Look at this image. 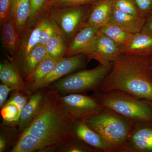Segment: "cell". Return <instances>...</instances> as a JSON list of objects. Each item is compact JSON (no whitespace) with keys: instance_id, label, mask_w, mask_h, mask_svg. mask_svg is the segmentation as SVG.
Instances as JSON below:
<instances>
[{"instance_id":"1","label":"cell","mask_w":152,"mask_h":152,"mask_svg":"<svg viewBox=\"0 0 152 152\" xmlns=\"http://www.w3.org/2000/svg\"><path fill=\"white\" fill-rule=\"evenodd\" d=\"M119 90L152 102V75L145 56L122 53L113 62L99 91Z\"/></svg>"},{"instance_id":"2","label":"cell","mask_w":152,"mask_h":152,"mask_svg":"<svg viewBox=\"0 0 152 152\" xmlns=\"http://www.w3.org/2000/svg\"><path fill=\"white\" fill-rule=\"evenodd\" d=\"M74 121L60 103L56 92L50 88L37 116L23 132L40 139L43 152H56L72 138Z\"/></svg>"},{"instance_id":"3","label":"cell","mask_w":152,"mask_h":152,"mask_svg":"<svg viewBox=\"0 0 152 152\" xmlns=\"http://www.w3.org/2000/svg\"><path fill=\"white\" fill-rule=\"evenodd\" d=\"M84 121L102 137L106 152H123L134 123L104 107Z\"/></svg>"},{"instance_id":"4","label":"cell","mask_w":152,"mask_h":152,"mask_svg":"<svg viewBox=\"0 0 152 152\" xmlns=\"http://www.w3.org/2000/svg\"><path fill=\"white\" fill-rule=\"evenodd\" d=\"M94 95L103 107L111 110L133 122L152 121V109L145 100L119 90L97 91Z\"/></svg>"},{"instance_id":"5","label":"cell","mask_w":152,"mask_h":152,"mask_svg":"<svg viewBox=\"0 0 152 152\" xmlns=\"http://www.w3.org/2000/svg\"><path fill=\"white\" fill-rule=\"evenodd\" d=\"M113 64L104 65L99 63L91 69L82 70L71 74L53 83L48 88L61 96L97 91L110 71Z\"/></svg>"},{"instance_id":"6","label":"cell","mask_w":152,"mask_h":152,"mask_svg":"<svg viewBox=\"0 0 152 152\" xmlns=\"http://www.w3.org/2000/svg\"><path fill=\"white\" fill-rule=\"evenodd\" d=\"M93 4L52 7L46 13L67 45L77 33L86 26Z\"/></svg>"},{"instance_id":"7","label":"cell","mask_w":152,"mask_h":152,"mask_svg":"<svg viewBox=\"0 0 152 152\" xmlns=\"http://www.w3.org/2000/svg\"><path fill=\"white\" fill-rule=\"evenodd\" d=\"M57 93L63 108L74 121H84L98 113L103 108L94 94L89 96L84 94H72L61 96Z\"/></svg>"},{"instance_id":"8","label":"cell","mask_w":152,"mask_h":152,"mask_svg":"<svg viewBox=\"0 0 152 152\" xmlns=\"http://www.w3.org/2000/svg\"><path fill=\"white\" fill-rule=\"evenodd\" d=\"M88 61V59L84 54L63 58L58 62L50 73L40 80L30 85L26 91L31 94L41 89L48 88L63 77L84 68Z\"/></svg>"},{"instance_id":"9","label":"cell","mask_w":152,"mask_h":152,"mask_svg":"<svg viewBox=\"0 0 152 152\" xmlns=\"http://www.w3.org/2000/svg\"><path fill=\"white\" fill-rule=\"evenodd\" d=\"M122 152H152V121L133 123Z\"/></svg>"},{"instance_id":"10","label":"cell","mask_w":152,"mask_h":152,"mask_svg":"<svg viewBox=\"0 0 152 152\" xmlns=\"http://www.w3.org/2000/svg\"><path fill=\"white\" fill-rule=\"evenodd\" d=\"M122 53L121 48L103 33L100 32L94 46L87 55L89 61L96 60L104 65L111 64Z\"/></svg>"},{"instance_id":"11","label":"cell","mask_w":152,"mask_h":152,"mask_svg":"<svg viewBox=\"0 0 152 152\" xmlns=\"http://www.w3.org/2000/svg\"><path fill=\"white\" fill-rule=\"evenodd\" d=\"M100 32V28L96 26L88 25L83 28L68 44L66 56L87 55L92 48Z\"/></svg>"},{"instance_id":"12","label":"cell","mask_w":152,"mask_h":152,"mask_svg":"<svg viewBox=\"0 0 152 152\" xmlns=\"http://www.w3.org/2000/svg\"><path fill=\"white\" fill-rule=\"evenodd\" d=\"M44 19L43 15L36 23L27 28L21 37L18 50L14 59L15 62L14 64L18 69L21 67L30 52L38 44Z\"/></svg>"},{"instance_id":"13","label":"cell","mask_w":152,"mask_h":152,"mask_svg":"<svg viewBox=\"0 0 152 152\" xmlns=\"http://www.w3.org/2000/svg\"><path fill=\"white\" fill-rule=\"evenodd\" d=\"M38 90L30 95L28 102L21 113L18 123L19 130L23 132L31 124L40 112L48 94V89Z\"/></svg>"},{"instance_id":"14","label":"cell","mask_w":152,"mask_h":152,"mask_svg":"<svg viewBox=\"0 0 152 152\" xmlns=\"http://www.w3.org/2000/svg\"><path fill=\"white\" fill-rule=\"evenodd\" d=\"M72 136L87 144L96 152H106L103 140L83 120L74 121L72 127Z\"/></svg>"},{"instance_id":"15","label":"cell","mask_w":152,"mask_h":152,"mask_svg":"<svg viewBox=\"0 0 152 152\" xmlns=\"http://www.w3.org/2000/svg\"><path fill=\"white\" fill-rule=\"evenodd\" d=\"M152 52V34L141 31L133 34L123 47L122 53L146 56Z\"/></svg>"},{"instance_id":"16","label":"cell","mask_w":152,"mask_h":152,"mask_svg":"<svg viewBox=\"0 0 152 152\" xmlns=\"http://www.w3.org/2000/svg\"><path fill=\"white\" fill-rule=\"evenodd\" d=\"M31 12L30 0H12L10 17L20 37L27 27Z\"/></svg>"},{"instance_id":"17","label":"cell","mask_w":152,"mask_h":152,"mask_svg":"<svg viewBox=\"0 0 152 152\" xmlns=\"http://www.w3.org/2000/svg\"><path fill=\"white\" fill-rule=\"evenodd\" d=\"M145 22V18L124 12L114 7L110 21L132 34L140 32Z\"/></svg>"},{"instance_id":"18","label":"cell","mask_w":152,"mask_h":152,"mask_svg":"<svg viewBox=\"0 0 152 152\" xmlns=\"http://www.w3.org/2000/svg\"><path fill=\"white\" fill-rule=\"evenodd\" d=\"M114 0H100L93 4L86 26L101 28L108 23L113 8Z\"/></svg>"},{"instance_id":"19","label":"cell","mask_w":152,"mask_h":152,"mask_svg":"<svg viewBox=\"0 0 152 152\" xmlns=\"http://www.w3.org/2000/svg\"><path fill=\"white\" fill-rule=\"evenodd\" d=\"M0 80L2 83L14 89L15 91H26L28 86L23 80L19 69L13 63H1Z\"/></svg>"},{"instance_id":"20","label":"cell","mask_w":152,"mask_h":152,"mask_svg":"<svg viewBox=\"0 0 152 152\" xmlns=\"http://www.w3.org/2000/svg\"><path fill=\"white\" fill-rule=\"evenodd\" d=\"M1 27L2 43L12 58L14 59L18 50L20 37L15 27L10 16Z\"/></svg>"},{"instance_id":"21","label":"cell","mask_w":152,"mask_h":152,"mask_svg":"<svg viewBox=\"0 0 152 152\" xmlns=\"http://www.w3.org/2000/svg\"><path fill=\"white\" fill-rule=\"evenodd\" d=\"M47 55L44 45L38 44L32 49L20 68L22 75L26 82L29 80L36 68Z\"/></svg>"},{"instance_id":"22","label":"cell","mask_w":152,"mask_h":152,"mask_svg":"<svg viewBox=\"0 0 152 152\" xmlns=\"http://www.w3.org/2000/svg\"><path fill=\"white\" fill-rule=\"evenodd\" d=\"M11 152H43L42 146L40 139L26 132H22Z\"/></svg>"},{"instance_id":"23","label":"cell","mask_w":152,"mask_h":152,"mask_svg":"<svg viewBox=\"0 0 152 152\" xmlns=\"http://www.w3.org/2000/svg\"><path fill=\"white\" fill-rule=\"evenodd\" d=\"M44 46L48 55L53 58L60 60L66 56L67 45L58 33L49 38Z\"/></svg>"},{"instance_id":"24","label":"cell","mask_w":152,"mask_h":152,"mask_svg":"<svg viewBox=\"0 0 152 152\" xmlns=\"http://www.w3.org/2000/svg\"><path fill=\"white\" fill-rule=\"evenodd\" d=\"M100 31L121 47L122 50L133 34L110 22L100 28Z\"/></svg>"},{"instance_id":"25","label":"cell","mask_w":152,"mask_h":152,"mask_svg":"<svg viewBox=\"0 0 152 152\" xmlns=\"http://www.w3.org/2000/svg\"><path fill=\"white\" fill-rule=\"evenodd\" d=\"M60 60L55 59L47 55L36 68L29 80L26 82L28 87L48 75L53 71Z\"/></svg>"},{"instance_id":"26","label":"cell","mask_w":152,"mask_h":152,"mask_svg":"<svg viewBox=\"0 0 152 152\" xmlns=\"http://www.w3.org/2000/svg\"><path fill=\"white\" fill-rule=\"evenodd\" d=\"M31 12L27 28L36 23L51 7L54 0H30Z\"/></svg>"},{"instance_id":"27","label":"cell","mask_w":152,"mask_h":152,"mask_svg":"<svg viewBox=\"0 0 152 152\" xmlns=\"http://www.w3.org/2000/svg\"><path fill=\"white\" fill-rule=\"evenodd\" d=\"M22 111L18 106L13 103H6L1 110L3 120L10 124L18 123Z\"/></svg>"},{"instance_id":"28","label":"cell","mask_w":152,"mask_h":152,"mask_svg":"<svg viewBox=\"0 0 152 152\" xmlns=\"http://www.w3.org/2000/svg\"><path fill=\"white\" fill-rule=\"evenodd\" d=\"M56 152H94L96 151L87 144L77 139L72 138L68 142L60 148Z\"/></svg>"},{"instance_id":"29","label":"cell","mask_w":152,"mask_h":152,"mask_svg":"<svg viewBox=\"0 0 152 152\" xmlns=\"http://www.w3.org/2000/svg\"><path fill=\"white\" fill-rule=\"evenodd\" d=\"M56 33H58L56 29L46 13L44 15L38 44L45 45L47 40Z\"/></svg>"},{"instance_id":"30","label":"cell","mask_w":152,"mask_h":152,"mask_svg":"<svg viewBox=\"0 0 152 152\" xmlns=\"http://www.w3.org/2000/svg\"><path fill=\"white\" fill-rule=\"evenodd\" d=\"M113 7L124 12L141 16L134 0H114Z\"/></svg>"},{"instance_id":"31","label":"cell","mask_w":152,"mask_h":152,"mask_svg":"<svg viewBox=\"0 0 152 152\" xmlns=\"http://www.w3.org/2000/svg\"><path fill=\"white\" fill-rule=\"evenodd\" d=\"M100 0H57L52 7H75L93 4Z\"/></svg>"},{"instance_id":"32","label":"cell","mask_w":152,"mask_h":152,"mask_svg":"<svg viewBox=\"0 0 152 152\" xmlns=\"http://www.w3.org/2000/svg\"><path fill=\"white\" fill-rule=\"evenodd\" d=\"M12 96L10 98L9 100L7 101L6 103H13L18 106L19 107L22 111L24 107L28 102L29 98L28 97L22 94L21 91L19 90H16ZM5 105V104H4Z\"/></svg>"},{"instance_id":"33","label":"cell","mask_w":152,"mask_h":152,"mask_svg":"<svg viewBox=\"0 0 152 152\" xmlns=\"http://www.w3.org/2000/svg\"><path fill=\"white\" fill-rule=\"evenodd\" d=\"M139 14L145 18L152 12V0H134Z\"/></svg>"},{"instance_id":"34","label":"cell","mask_w":152,"mask_h":152,"mask_svg":"<svg viewBox=\"0 0 152 152\" xmlns=\"http://www.w3.org/2000/svg\"><path fill=\"white\" fill-rule=\"evenodd\" d=\"M12 0H0V24L1 26L10 16Z\"/></svg>"},{"instance_id":"35","label":"cell","mask_w":152,"mask_h":152,"mask_svg":"<svg viewBox=\"0 0 152 152\" xmlns=\"http://www.w3.org/2000/svg\"><path fill=\"white\" fill-rule=\"evenodd\" d=\"M15 91L12 88L1 83L0 85V107L2 108L4 105L9 93L12 91Z\"/></svg>"},{"instance_id":"36","label":"cell","mask_w":152,"mask_h":152,"mask_svg":"<svg viewBox=\"0 0 152 152\" xmlns=\"http://www.w3.org/2000/svg\"><path fill=\"white\" fill-rule=\"evenodd\" d=\"M142 31L152 34V12L145 18V22Z\"/></svg>"},{"instance_id":"37","label":"cell","mask_w":152,"mask_h":152,"mask_svg":"<svg viewBox=\"0 0 152 152\" xmlns=\"http://www.w3.org/2000/svg\"><path fill=\"white\" fill-rule=\"evenodd\" d=\"M7 139L6 138L5 136L1 134L0 136V152H3L5 151L7 145Z\"/></svg>"},{"instance_id":"38","label":"cell","mask_w":152,"mask_h":152,"mask_svg":"<svg viewBox=\"0 0 152 152\" xmlns=\"http://www.w3.org/2000/svg\"><path fill=\"white\" fill-rule=\"evenodd\" d=\"M146 59L147 63L149 67L150 68L151 73L152 75V52L150 53L149 54L145 56Z\"/></svg>"},{"instance_id":"39","label":"cell","mask_w":152,"mask_h":152,"mask_svg":"<svg viewBox=\"0 0 152 152\" xmlns=\"http://www.w3.org/2000/svg\"><path fill=\"white\" fill-rule=\"evenodd\" d=\"M57 1V0H54V2L55 1Z\"/></svg>"}]
</instances>
